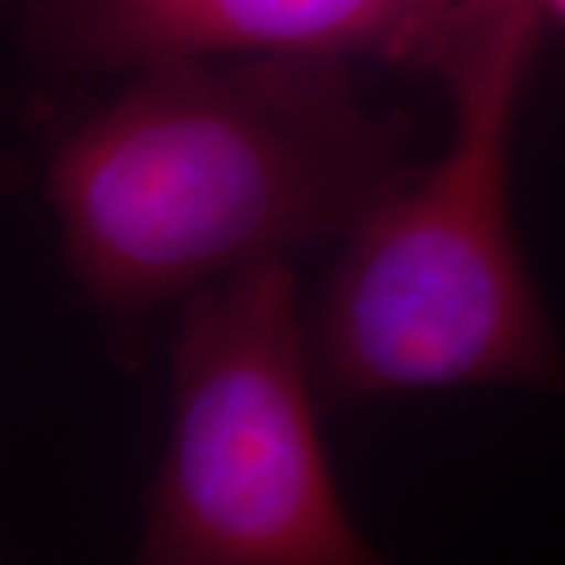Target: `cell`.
I'll return each mask as SVG.
<instances>
[{"instance_id":"1","label":"cell","mask_w":565,"mask_h":565,"mask_svg":"<svg viewBox=\"0 0 565 565\" xmlns=\"http://www.w3.org/2000/svg\"><path fill=\"white\" fill-rule=\"evenodd\" d=\"M405 180L343 61H163L63 141L47 199L82 286L139 311L352 230Z\"/></svg>"},{"instance_id":"2","label":"cell","mask_w":565,"mask_h":565,"mask_svg":"<svg viewBox=\"0 0 565 565\" xmlns=\"http://www.w3.org/2000/svg\"><path fill=\"white\" fill-rule=\"evenodd\" d=\"M541 32L537 0H456L434 61L452 145L349 230L308 330L330 399L565 381L509 217V139Z\"/></svg>"},{"instance_id":"3","label":"cell","mask_w":565,"mask_h":565,"mask_svg":"<svg viewBox=\"0 0 565 565\" xmlns=\"http://www.w3.org/2000/svg\"><path fill=\"white\" fill-rule=\"evenodd\" d=\"M311 374L286 258L195 289L173 343V434L141 563H377L327 462Z\"/></svg>"},{"instance_id":"4","label":"cell","mask_w":565,"mask_h":565,"mask_svg":"<svg viewBox=\"0 0 565 565\" xmlns=\"http://www.w3.org/2000/svg\"><path fill=\"white\" fill-rule=\"evenodd\" d=\"M456 0H44L32 35L70 70L374 54L430 66Z\"/></svg>"},{"instance_id":"5","label":"cell","mask_w":565,"mask_h":565,"mask_svg":"<svg viewBox=\"0 0 565 565\" xmlns=\"http://www.w3.org/2000/svg\"><path fill=\"white\" fill-rule=\"evenodd\" d=\"M541 3V10L550 13L553 20H559L565 25V0H537Z\"/></svg>"}]
</instances>
